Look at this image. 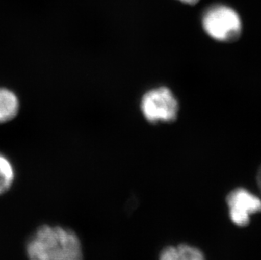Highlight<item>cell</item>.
<instances>
[{"label": "cell", "instance_id": "cell-3", "mask_svg": "<svg viewBox=\"0 0 261 260\" xmlns=\"http://www.w3.org/2000/svg\"><path fill=\"white\" fill-rule=\"evenodd\" d=\"M141 111L150 123H168L177 118L178 104L169 89L160 87L144 95L141 100Z\"/></svg>", "mask_w": 261, "mask_h": 260}, {"label": "cell", "instance_id": "cell-7", "mask_svg": "<svg viewBox=\"0 0 261 260\" xmlns=\"http://www.w3.org/2000/svg\"><path fill=\"white\" fill-rule=\"evenodd\" d=\"M15 177V171L12 162L6 155L0 153V195L11 189Z\"/></svg>", "mask_w": 261, "mask_h": 260}, {"label": "cell", "instance_id": "cell-5", "mask_svg": "<svg viewBox=\"0 0 261 260\" xmlns=\"http://www.w3.org/2000/svg\"><path fill=\"white\" fill-rule=\"evenodd\" d=\"M20 100L10 89L0 87V123H9L18 115Z\"/></svg>", "mask_w": 261, "mask_h": 260}, {"label": "cell", "instance_id": "cell-8", "mask_svg": "<svg viewBox=\"0 0 261 260\" xmlns=\"http://www.w3.org/2000/svg\"><path fill=\"white\" fill-rule=\"evenodd\" d=\"M180 2L185 3L186 5H194L195 4H197L200 0H178Z\"/></svg>", "mask_w": 261, "mask_h": 260}, {"label": "cell", "instance_id": "cell-6", "mask_svg": "<svg viewBox=\"0 0 261 260\" xmlns=\"http://www.w3.org/2000/svg\"><path fill=\"white\" fill-rule=\"evenodd\" d=\"M160 260H204V258L200 249L182 244L165 248L161 253Z\"/></svg>", "mask_w": 261, "mask_h": 260}, {"label": "cell", "instance_id": "cell-4", "mask_svg": "<svg viewBox=\"0 0 261 260\" xmlns=\"http://www.w3.org/2000/svg\"><path fill=\"white\" fill-rule=\"evenodd\" d=\"M230 218L235 225L245 226L250 216L261 211V199L246 189H239L227 197Z\"/></svg>", "mask_w": 261, "mask_h": 260}, {"label": "cell", "instance_id": "cell-1", "mask_svg": "<svg viewBox=\"0 0 261 260\" xmlns=\"http://www.w3.org/2000/svg\"><path fill=\"white\" fill-rule=\"evenodd\" d=\"M30 260H83L79 238L62 226H41L28 241Z\"/></svg>", "mask_w": 261, "mask_h": 260}, {"label": "cell", "instance_id": "cell-2", "mask_svg": "<svg viewBox=\"0 0 261 260\" xmlns=\"http://www.w3.org/2000/svg\"><path fill=\"white\" fill-rule=\"evenodd\" d=\"M204 31L219 42H233L242 33V21L239 14L231 7L213 5L207 9L202 18Z\"/></svg>", "mask_w": 261, "mask_h": 260}]
</instances>
